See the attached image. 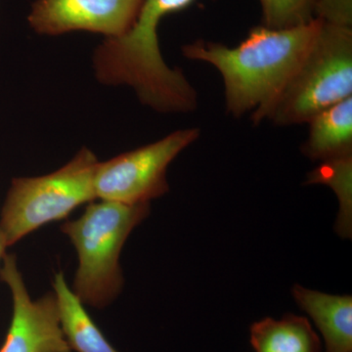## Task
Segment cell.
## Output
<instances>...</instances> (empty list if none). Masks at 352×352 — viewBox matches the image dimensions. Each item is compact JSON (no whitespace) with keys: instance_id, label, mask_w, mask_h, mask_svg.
<instances>
[{"instance_id":"obj_9","label":"cell","mask_w":352,"mask_h":352,"mask_svg":"<svg viewBox=\"0 0 352 352\" xmlns=\"http://www.w3.org/2000/svg\"><path fill=\"white\" fill-rule=\"evenodd\" d=\"M293 296L309 315L325 342V352L352 351V298L321 293L296 285Z\"/></svg>"},{"instance_id":"obj_6","label":"cell","mask_w":352,"mask_h":352,"mask_svg":"<svg viewBox=\"0 0 352 352\" xmlns=\"http://www.w3.org/2000/svg\"><path fill=\"white\" fill-rule=\"evenodd\" d=\"M200 134L196 127L179 129L151 144L99 162L94 178L97 199L136 205L164 196L170 190L168 166Z\"/></svg>"},{"instance_id":"obj_14","label":"cell","mask_w":352,"mask_h":352,"mask_svg":"<svg viewBox=\"0 0 352 352\" xmlns=\"http://www.w3.org/2000/svg\"><path fill=\"white\" fill-rule=\"evenodd\" d=\"M263 25L271 29H287L316 19L317 0H259Z\"/></svg>"},{"instance_id":"obj_5","label":"cell","mask_w":352,"mask_h":352,"mask_svg":"<svg viewBox=\"0 0 352 352\" xmlns=\"http://www.w3.org/2000/svg\"><path fill=\"white\" fill-rule=\"evenodd\" d=\"M98 164L94 153L82 148L54 173L13 179L0 219L6 247L45 224L66 219L83 204L94 201Z\"/></svg>"},{"instance_id":"obj_12","label":"cell","mask_w":352,"mask_h":352,"mask_svg":"<svg viewBox=\"0 0 352 352\" xmlns=\"http://www.w3.org/2000/svg\"><path fill=\"white\" fill-rule=\"evenodd\" d=\"M251 344L256 352H321L320 340L309 322L293 314L252 324Z\"/></svg>"},{"instance_id":"obj_7","label":"cell","mask_w":352,"mask_h":352,"mask_svg":"<svg viewBox=\"0 0 352 352\" xmlns=\"http://www.w3.org/2000/svg\"><path fill=\"white\" fill-rule=\"evenodd\" d=\"M0 279L10 289L13 315L0 352H72L65 339L54 292L32 300L15 254L2 258Z\"/></svg>"},{"instance_id":"obj_10","label":"cell","mask_w":352,"mask_h":352,"mask_svg":"<svg viewBox=\"0 0 352 352\" xmlns=\"http://www.w3.org/2000/svg\"><path fill=\"white\" fill-rule=\"evenodd\" d=\"M302 152L312 161L352 156V96L314 116Z\"/></svg>"},{"instance_id":"obj_1","label":"cell","mask_w":352,"mask_h":352,"mask_svg":"<svg viewBox=\"0 0 352 352\" xmlns=\"http://www.w3.org/2000/svg\"><path fill=\"white\" fill-rule=\"evenodd\" d=\"M320 25L318 19L287 29L261 25L235 47L197 41L183 46V56L214 66L223 80L227 112L236 118L250 113L254 124H258L309 50Z\"/></svg>"},{"instance_id":"obj_13","label":"cell","mask_w":352,"mask_h":352,"mask_svg":"<svg viewBox=\"0 0 352 352\" xmlns=\"http://www.w3.org/2000/svg\"><path fill=\"white\" fill-rule=\"evenodd\" d=\"M307 182L308 184L322 183L335 191L340 207L338 229L340 235L351 236L352 156L322 162L314 170L308 173Z\"/></svg>"},{"instance_id":"obj_15","label":"cell","mask_w":352,"mask_h":352,"mask_svg":"<svg viewBox=\"0 0 352 352\" xmlns=\"http://www.w3.org/2000/svg\"><path fill=\"white\" fill-rule=\"evenodd\" d=\"M315 17L329 24L352 27V0H317Z\"/></svg>"},{"instance_id":"obj_11","label":"cell","mask_w":352,"mask_h":352,"mask_svg":"<svg viewBox=\"0 0 352 352\" xmlns=\"http://www.w3.org/2000/svg\"><path fill=\"white\" fill-rule=\"evenodd\" d=\"M53 289L60 324L69 349L75 352H119L108 342L85 310V305L69 289L63 273L55 274Z\"/></svg>"},{"instance_id":"obj_4","label":"cell","mask_w":352,"mask_h":352,"mask_svg":"<svg viewBox=\"0 0 352 352\" xmlns=\"http://www.w3.org/2000/svg\"><path fill=\"white\" fill-rule=\"evenodd\" d=\"M351 96L352 27L321 21L314 43L261 122L307 124L317 113Z\"/></svg>"},{"instance_id":"obj_16","label":"cell","mask_w":352,"mask_h":352,"mask_svg":"<svg viewBox=\"0 0 352 352\" xmlns=\"http://www.w3.org/2000/svg\"><path fill=\"white\" fill-rule=\"evenodd\" d=\"M7 249L6 242H4L3 236L0 230V261L6 256V250Z\"/></svg>"},{"instance_id":"obj_3","label":"cell","mask_w":352,"mask_h":352,"mask_svg":"<svg viewBox=\"0 0 352 352\" xmlns=\"http://www.w3.org/2000/svg\"><path fill=\"white\" fill-rule=\"evenodd\" d=\"M150 203L92 201L80 219L62 226V232L78 252V267L72 291L83 305L104 308L120 295L124 286L120 252L132 230L150 214Z\"/></svg>"},{"instance_id":"obj_8","label":"cell","mask_w":352,"mask_h":352,"mask_svg":"<svg viewBox=\"0 0 352 352\" xmlns=\"http://www.w3.org/2000/svg\"><path fill=\"white\" fill-rule=\"evenodd\" d=\"M144 0H36L28 16L34 32L61 36L72 32L103 34L105 38L126 34Z\"/></svg>"},{"instance_id":"obj_2","label":"cell","mask_w":352,"mask_h":352,"mask_svg":"<svg viewBox=\"0 0 352 352\" xmlns=\"http://www.w3.org/2000/svg\"><path fill=\"white\" fill-rule=\"evenodd\" d=\"M194 0H144L131 29L109 38L94 51L96 80L104 85L131 87L139 101L164 113H189L198 106L195 88L182 69L164 61L157 29L170 14L179 12Z\"/></svg>"}]
</instances>
